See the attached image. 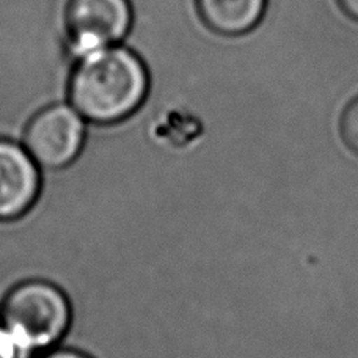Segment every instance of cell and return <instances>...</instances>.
<instances>
[{"label": "cell", "instance_id": "6da1fadb", "mask_svg": "<svg viewBox=\"0 0 358 358\" xmlns=\"http://www.w3.org/2000/svg\"><path fill=\"white\" fill-rule=\"evenodd\" d=\"M150 76L137 54L117 44L80 57L69 80V104L88 124L113 126L131 118L148 96Z\"/></svg>", "mask_w": 358, "mask_h": 358}, {"label": "cell", "instance_id": "7a4b0ae2", "mask_svg": "<svg viewBox=\"0 0 358 358\" xmlns=\"http://www.w3.org/2000/svg\"><path fill=\"white\" fill-rule=\"evenodd\" d=\"M0 324L29 358L60 346L73 324V305L52 281H19L0 302Z\"/></svg>", "mask_w": 358, "mask_h": 358}, {"label": "cell", "instance_id": "3957f363", "mask_svg": "<svg viewBox=\"0 0 358 358\" xmlns=\"http://www.w3.org/2000/svg\"><path fill=\"white\" fill-rule=\"evenodd\" d=\"M87 126L69 102L52 104L30 118L21 143L43 171H60L80 157L87 143Z\"/></svg>", "mask_w": 358, "mask_h": 358}, {"label": "cell", "instance_id": "277c9868", "mask_svg": "<svg viewBox=\"0 0 358 358\" xmlns=\"http://www.w3.org/2000/svg\"><path fill=\"white\" fill-rule=\"evenodd\" d=\"M129 0H71L66 24L79 55L113 46L131 27Z\"/></svg>", "mask_w": 358, "mask_h": 358}, {"label": "cell", "instance_id": "5b68a950", "mask_svg": "<svg viewBox=\"0 0 358 358\" xmlns=\"http://www.w3.org/2000/svg\"><path fill=\"white\" fill-rule=\"evenodd\" d=\"M43 170L21 142L0 137V222H16L35 208Z\"/></svg>", "mask_w": 358, "mask_h": 358}, {"label": "cell", "instance_id": "8992f818", "mask_svg": "<svg viewBox=\"0 0 358 358\" xmlns=\"http://www.w3.org/2000/svg\"><path fill=\"white\" fill-rule=\"evenodd\" d=\"M209 30L222 36H241L263 21L267 0H196Z\"/></svg>", "mask_w": 358, "mask_h": 358}, {"label": "cell", "instance_id": "52a82bcc", "mask_svg": "<svg viewBox=\"0 0 358 358\" xmlns=\"http://www.w3.org/2000/svg\"><path fill=\"white\" fill-rule=\"evenodd\" d=\"M340 136L344 145L358 155V98L344 108L340 120Z\"/></svg>", "mask_w": 358, "mask_h": 358}, {"label": "cell", "instance_id": "ba28073f", "mask_svg": "<svg viewBox=\"0 0 358 358\" xmlns=\"http://www.w3.org/2000/svg\"><path fill=\"white\" fill-rule=\"evenodd\" d=\"M0 358H29L11 340V336L2 327V324H0Z\"/></svg>", "mask_w": 358, "mask_h": 358}, {"label": "cell", "instance_id": "9c48e42d", "mask_svg": "<svg viewBox=\"0 0 358 358\" xmlns=\"http://www.w3.org/2000/svg\"><path fill=\"white\" fill-rule=\"evenodd\" d=\"M35 358H93V357L88 355L87 352H84V350L57 346L54 349L46 350V352L36 355Z\"/></svg>", "mask_w": 358, "mask_h": 358}, {"label": "cell", "instance_id": "30bf717a", "mask_svg": "<svg viewBox=\"0 0 358 358\" xmlns=\"http://www.w3.org/2000/svg\"><path fill=\"white\" fill-rule=\"evenodd\" d=\"M336 2L344 15L358 22V0H336Z\"/></svg>", "mask_w": 358, "mask_h": 358}]
</instances>
